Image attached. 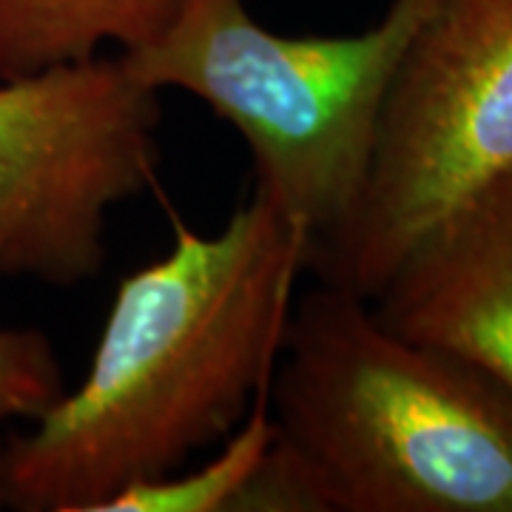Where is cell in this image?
I'll use <instances>...</instances> for the list:
<instances>
[{"mask_svg":"<svg viewBox=\"0 0 512 512\" xmlns=\"http://www.w3.org/2000/svg\"><path fill=\"white\" fill-rule=\"evenodd\" d=\"M311 234L262 191L117 285L89 370L6 439L0 504L103 512L237 430L271 382Z\"/></svg>","mask_w":512,"mask_h":512,"instance_id":"cell-1","label":"cell"},{"mask_svg":"<svg viewBox=\"0 0 512 512\" xmlns=\"http://www.w3.org/2000/svg\"><path fill=\"white\" fill-rule=\"evenodd\" d=\"M268 410L239 512H512L510 387L359 293L319 282L293 305Z\"/></svg>","mask_w":512,"mask_h":512,"instance_id":"cell-2","label":"cell"},{"mask_svg":"<svg viewBox=\"0 0 512 512\" xmlns=\"http://www.w3.org/2000/svg\"><path fill=\"white\" fill-rule=\"evenodd\" d=\"M436 0H393L359 35L288 37L245 0H188L151 46L120 52L154 92L194 94L237 128L254 188L311 234V251L356 211L384 100Z\"/></svg>","mask_w":512,"mask_h":512,"instance_id":"cell-3","label":"cell"},{"mask_svg":"<svg viewBox=\"0 0 512 512\" xmlns=\"http://www.w3.org/2000/svg\"><path fill=\"white\" fill-rule=\"evenodd\" d=\"M507 171L512 0H436L390 83L359 205L308 271L373 299L430 225Z\"/></svg>","mask_w":512,"mask_h":512,"instance_id":"cell-4","label":"cell"},{"mask_svg":"<svg viewBox=\"0 0 512 512\" xmlns=\"http://www.w3.org/2000/svg\"><path fill=\"white\" fill-rule=\"evenodd\" d=\"M157 94L120 55L0 80V285L103 271L109 211L160 165Z\"/></svg>","mask_w":512,"mask_h":512,"instance_id":"cell-5","label":"cell"},{"mask_svg":"<svg viewBox=\"0 0 512 512\" xmlns=\"http://www.w3.org/2000/svg\"><path fill=\"white\" fill-rule=\"evenodd\" d=\"M370 305L390 330L512 390V171L430 225Z\"/></svg>","mask_w":512,"mask_h":512,"instance_id":"cell-6","label":"cell"},{"mask_svg":"<svg viewBox=\"0 0 512 512\" xmlns=\"http://www.w3.org/2000/svg\"><path fill=\"white\" fill-rule=\"evenodd\" d=\"M188 0H0V80L151 46Z\"/></svg>","mask_w":512,"mask_h":512,"instance_id":"cell-7","label":"cell"},{"mask_svg":"<svg viewBox=\"0 0 512 512\" xmlns=\"http://www.w3.org/2000/svg\"><path fill=\"white\" fill-rule=\"evenodd\" d=\"M274 441V421L268 410V387L228 436L220 456L188 473H168L148 484L128 487L111 498L103 512H239Z\"/></svg>","mask_w":512,"mask_h":512,"instance_id":"cell-8","label":"cell"},{"mask_svg":"<svg viewBox=\"0 0 512 512\" xmlns=\"http://www.w3.org/2000/svg\"><path fill=\"white\" fill-rule=\"evenodd\" d=\"M66 390L63 367L46 333L0 325V427L6 421L37 419ZM0 436V467H3Z\"/></svg>","mask_w":512,"mask_h":512,"instance_id":"cell-9","label":"cell"}]
</instances>
